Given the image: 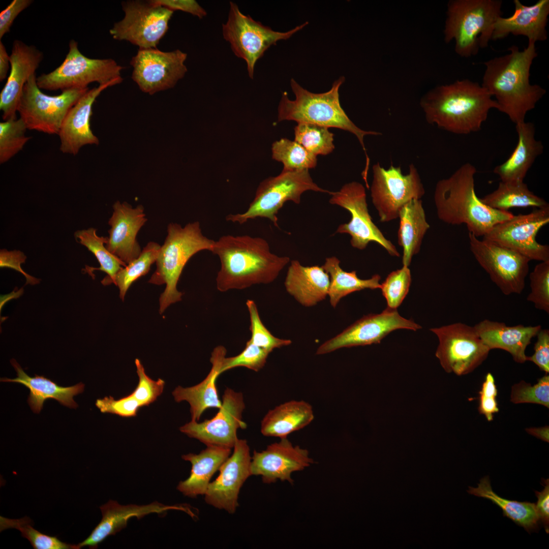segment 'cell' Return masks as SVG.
Segmentation results:
<instances>
[{
    "label": "cell",
    "mask_w": 549,
    "mask_h": 549,
    "mask_svg": "<svg viewBox=\"0 0 549 549\" xmlns=\"http://www.w3.org/2000/svg\"><path fill=\"white\" fill-rule=\"evenodd\" d=\"M231 448L215 446H206L198 454H184L182 459L191 463L189 477L179 482L177 489L185 496L196 498L204 495L214 474L229 457Z\"/></svg>",
    "instance_id": "33"
},
{
    "label": "cell",
    "mask_w": 549,
    "mask_h": 549,
    "mask_svg": "<svg viewBox=\"0 0 549 549\" xmlns=\"http://www.w3.org/2000/svg\"><path fill=\"white\" fill-rule=\"evenodd\" d=\"M227 350L223 346L216 347L211 352V369L199 383L191 387H176L172 392L174 400L187 401L190 406L191 420L199 421L203 413L209 408L219 409L222 406L218 393L216 381L220 375Z\"/></svg>",
    "instance_id": "29"
},
{
    "label": "cell",
    "mask_w": 549,
    "mask_h": 549,
    "mask_svg": "<svg viewBox=\"0 0 549 549\" xmlns=\"http://www.w3.org/2000/svg\"><path fill=\"white\" fill-rule=\"evenodd\" d=\"M313 463L308 450L293 445L285 438L268 445L261 452L254 450L250 470L251 475L261 476L264 483L280 480L293 483L291 474L303 470Z\"/></svg>",
    "instance_id": "22"
},
{
    "label": "cell",
    "mask_w": 549,
    "mask_h": 549,
    "mask_svg": "<svg viewBox=\"0 0 549 549\" xmlns=\"http://www.w3.org/2000/svg\"><path fill=\"white\" fill-rule=\"evenodd\" d=\"M155 5L173 11H181L202 19L207 15L205 10L194 0H151Z\"/></svg>",
    "instance_id": "56"
},
{
    "label": "cell",
    "mask_w": 549,
    "mask_h": 549,
    "mask_svg": "<svg viewBox=\"0 0 549 549\" xmlns=\"http://www.w3.org/2000/svg\"><path fill=\"white\" fill-rule=\"evenodd\" d=\"M330 195L329 203L345 208L351 215L350 221L340 225L336 233L349 234L350 243L354 248L364 250L373 241L391 256H400L395 246L373 222L368 209L365 189L361 183L355 181L347 183Z\"/></svg>",
    "instance_id": "14"
},
{
    "label": "cell",
    "mask_w": 549,
    "mask_h": 549,
    "mask_svg": "<svg viewBox=\"0 0 549 549\" xmlns=\"http://www.w3.org/2000/svg\"><path fill=\"white\" fill-rule=\"evenodd\" d=\"M160 248L159 243L149 242L136 259L116 273L111 284L118 287L119 297L123 300L132 283L148 272L151 265L156 261Z\"/></svg>",
    "instance_id": "40"
},
{
    "label": "cell",
    "mask_w": 549,
    "mask_h": 549,
    "mask_svg": "<svg viewBox=\"0 0 549 549\" xmlns=\"http://www.w3.org/2000/svg\"><path fill=\"white\" fill-rule=\"evenodd\" d=\"M477 487L469 486L471 495L491 500L500 507L504 516L511 520L529 534L539 530L540 521L534 503L509 500L500 497L492 489L489 476L480 479Z\"/></svg>",
    "instance_id": "36"
},
{
    "label": "cell",
    "mask_w": 549,
    "mask_h": 549,
    "mask_svg": "<svg viewBox=\"0 0 549 549\" xmlns=\"http://www.w3.org/2000/svg\"><path fill=\"white\" fill-rule=\"evenodd\" d=\"M245 408L242 393L227 387L222 396V406L212 418L201 422L191 420L181 426L179 430L206 446L232 449L238 439V429L247 428L246 423L242 419Z\"/></svg>",
    "instance_id": "19"
},
{
    "label": "cell",
    "mask_w": 549,
    "mask_h": 549,
    "mask_svg": "<svg viewBox=\"0 0 549 549\" xmlns=\"http://www.w3.org/2000/svg\"><path fill=\"white\" fill-rule=\"evenodd\" d=\"M43 59V53L35 46L15 40L10 55V73L0 94L3 120L15 118L23 87Z\"/></svg>",
    "instance_id": "23"
},
{
    "label": "cell",
    "mask_w": 549,
    "mask_h": 549,
    "mask_svg": "<svg viewBox=\"0 0 549 549\" xmlns=\"http://www.w3.org/2000/svg\"><path fill=\"white\" fill-rule=\"evenodd\" d=\"M10 55L3 43L0 41V81L6 79L9 68Z\"/></svg>",
    "instance_id": "58"
},
{
    "label": "cell",
    "mask_w": 549,
    "mask_h": 549,
    "mask_svg": "<svg viewBox=\"0 0 549 549\" xmlns=\"http://www.w3.org/2000/svg\"><path fill=\"white\" fill-rule=\"evenodd\" d=\"M426 121L447 132L466 135L481 130L497 102L478 83L468 79L437 86L421 98Z\"/></svg>",
    "instance_id": "3"
},
{
    "label": "cell",
    "mask_w": 549,
    "mask_h": 549,
    "mask_svg": "<svg viewBox=\"0 0 549 549\" xmlns=\"http://www.w3.org/2000/svg\"><path fill=\"white\" fill-rule=\"evenodd\" d=\"M32 0H13L0 13V39L9 33L17 16L33 3Z\"/></svg>",
    "instance_id": "55"
},
{
    "label": "cell",
    "mask_w": 549,
    "mask_h": 549,
    "mask_svg": "<svg viewBox=\"0 0 549 549\" xmlns=\"http://www.w3.org/2000/svg\"><path fill=\"white\" fill-rule=\"evenodd\" d=\"M476 167L470 163L461 165L448 177L439 180L434 200L438 218L450 225H466L469 232L483 236L497 224L513 215L493 209L483 203L475 193Z\"/></svg>",
    "instance_id": "4"
},
{
    "label": "cell",
    "mask_w": 549,
    "mask_h": 549,
    "mask_svg": "<svg viewBox=\"0 0 549 549\" xmlns=\"http://www.w3.org/2000/svg\"><path fill=\"white\" fill-rule=\"evenodd\" d=\"M483 343L489 348L500 349L509 353L514 361H527L525 351L531 340L541 328L540 325L508 326L503 322L484 319L474 326Z\"/></svg>",
    "instance_id": "28"
},
{
    "label": "cell",
    "mask_w": 549,
    "mask_h": 549,
    "mask_svg": "<svg viewBox=\"0 0 549 549\" xmlns=\"http://www.w3.org/2000/svg\"><path fill=\"white\" fill-rule=\"evenodd\" d=\"M340 77L332 84L330 89L319 94L303 88L294 79H291V89L295 99H289L286 92L282 93L278 106V121L293 120L298 123L317 125L327 128H336L348 131L355 135L364 152L366 162L363 172L367 174L370 158L364 143L366 135H380L381 133L365 131L358 127L348 116L341 106L339 89L345 81Z\"/></svg>",
    "instance_id": "5"
},
{
    "label": "cell",
    "mask_w": 549,
    "mask_h": 549,
    "mask_svg": "<svg viewBox=\"0 0 549 549\" xmlns=\"http://www.w3.org/2000/svg\"><path fill=\"white\" fill-rule=\"evenodd\" d=\"M541 484L544 489L540 492L535 491L537 498L536 510L540 522L543 524L546 533L549 532V479L542 478Z\"/></svg>",
    "instance_id": "57"
},
{
    "label": "cell",
    "mask_w": 549,
    "mask_h": 549,
    "mask_svg": "<svg viewBox=\"0 0 549 549\" xmlns=\"http://www.w3.org/2000/svg\"><path fill=\"white\" fill-rule=\"evenodd\" d=\"M501 0H450L444 29L446 43L455 42V52L463 57L475 55L491 40L493 27L501 16Z\"/></svg>",
    "instance_id": "7"
},
{
    "label": "cell",
    "mask_w": 549,
    "mask_h": 549,
    "mask_svg": "<svg viewBox=\"0 0 549 549\" xmlns=\"http://www.w3.org/2000/svg\"><path fill=\"white\" fill-rule=\"evenodd\" d=\"M314 419L312 406L303 400H291L268 411L261 421L260 431L266 437L287 438L310 424Z\"/></svg>",
    "instance_id": "34"
},
{
    "label": "cell",
    "mask_w": 549,
    "mask_h": 549,
    "mask_svg": "<svg viewBox=\"0 0 549 549\" xmlns=\"http://www.w3.org/2000/svg\"><path fill=\"white\" fill-rule=\"evenodd\" d=\"M272 158L282 162L283 170H309L317 164V156L307 150L295 140L282 138L272 144Z\"/></svg>",
    "instance_id": "41"
},
{
    "label": "cell",
    "mask_w": 549,
    "mask_h": 549,
    "mask_svg": "<svg viewBox=\"0 0 549 549\" xmlns=\"http://www.w3.org/2000/svg\"><path fill=\"white\" fill-rule=\"evenodd\" d=\"M113 85L108 83L89 89L71 108L57 134L60 142L59 149L63 153L76 155L85 145L99 144V139L90 126L93 105L102 92Z\"/></svg>",
    "instance_id": "26"
},
{
    "label": "cell",
    "mask_w": 549,
    "mask_h": 549,
    "mask_svg": "<svg viewBox=\"0 0 549 549\" xmlns=\"http://www.w3.org/2000/svg\"><path fill=\"white\" fill-rule=\"evenodd\" d=\"M100 508L102 514L101 521L89 536L77 544L79 548L84 546H88L89 548H97L107 537L115 535L125 528L128 521L134 517L139 519L150 513L162 514L170 510L183 511L192 517L195 516L188 506L166 505L158 502L146 505H123L110 500Z\"/></svg>",
    "instance_id": "25"
},
{
    "label": "cell",
    "mask_w": 549,
    "mask_h": 549,
    "mask_svg": "<svg viewBox=\"0 0 549 549\" xmlns=\"http://www.w3.org/2000/svg\"><path fill=\"white\" fill-rule=\"evenodd\" d=\"M549 222V206L527 214L514 215L499 223L483 237L511 249L531 260L549 261V247L536 241L540 229Z\"/></svg>",
    "instance_id": "17"
},
{
    "label": "cell",
    "mask_w": 549,
    "mask_h": 549,
    "mask_svg": "<svg viewBox=\"0 0 549 549\" xmlns=\"http://www.w3.org/2000/svg\"><path fill=\"white\" fill-rule=\"evenodd\" d=\"M518 136L515 148L509 158L495 167L493 172L502 181H524L536 159L543 151L542 142L535 138V125L525 121L515 125Z\"/></svg>",
    "instance_id": "32"
},
{
    "label": "cell",
    "mask_w": 549,
    "mask_h": 549,
    "mask_svg": "<svg viewBox=\"0 0 549 549\" xmlns=\"http://www.w3.org/2000/svg\"><path fill=\"white\" fill-rule=\"evenodd\" d=\"M411 275L408 266L391 272L381 284L380 289L385 298L387 308L396 309L408 293Z\"/></svg>",
    "instance_id": "46"
},
{
    "label": "cell",
    "mask_w": 549,
    "mask_h": 549,
    "mask_svg": "<svg viewBox=\"0 0 549 549\" xmlns=\"http://www.w3.org/2000/svg\"><path fill=\"white\" fill-rule=\"evenodd\" d=\"M329 128L317 125L298 123L294 127V140L316 156L327 155L334 149V134Z\"/></svg>",
    "instance_id": "42"
},
{
    "label": "cell",
    "mask_w": 549,
    "mask_h": 549,
    "mask_svg": "<svg viewBox=\"0 0 549 549\" xmlns=\"http://www.w3.org/2000/svg\"><path fill=\"white\" fill-rule=\"evenodd\" d=\"M233 448L231 455L221 465L218 476L210 482L204 495L206 503L231 514L238 506L241 487L251 476L252 456L247 440L238 439Z\"/></svg>",
    "instance_id": "21"
},
{
    "label": "cell",
    "mask_w": 549,
    "mask_h": 549,
    "mask_svg": "<svg viewBox=\"0 0 549 549\" xmlns=\"http://www.w3.org/2000/svg\"><path fill=\"white\" fill-rule=\"evenodd\" d=\"M69 49L63 62L55 70L37 77L40 89L62 91L86 88L93 82L99 85L120 83L124 67L112 58H90L79 50L78 43L71 40Z\"/></svg>",
    "instance_id": "9"
},
{
    "label": "cell",
    "mask_w": 549,
    "mask_h": 549,
    "mask_svg": "<svg viewBox=\"0 0 549 549\" xmlns=\"http://www.w3.org/2000/svg\"><path fill=\"white\" fill-rule=\"evenodd\" d=\"M27 257L19 250L8 251L1 249L0 251V266L1 268L13 269L22 274L26 279V285H36L40 280L30 276L21 268V264L25 263Z\"/></svg>",
    "instance_id": "54"
},
{
    "label": "cell",
    "mask_w": 549,
    "mask_h": 549,
    "mask_svg": "<svg viewBox=\"0 0 549 549\" xmlns=\"http://www.w3.org/2000/svg\"><path fill=\"white\" fill-rule=\"evenodd\" d=\"M135 363L139 382L136 388L131 394L138 401L141 407L148 406L162 393L165 382L162 379L155 381L149 378L146 375L139 359H135Z\"/></svg>",
    "instance_id": "50"
},
{
    "label": "cell",
    "mask_w": 549,
    "mask_h": 549,
    "mask_svg": "<svg viewBox=\"0 0 549 549\" xmlns=\"http://www.w3.org/2000/svg\"><path fill=\"white\" fill-rule=\"evenodd\" d=\"M497 394L494 377L491 373H487L479 392L478 410L489 421H492L494 415L499 411L496 398Z\"/></svg>",
    "instance_id": "52"
},
{
    "label": "cell",
    "mask_w": 549,
    "mask_h": 549,
    "mask_svg": "<svg viewBox=\"0 0 549 549\" xmlns=\"http://www.w3.org/2000/svg\"><path fill=\"white\" fill-rule=\"evenodd\" d=\"M37 77L34 74L24 85L17 112L27 130L57 135L68 112L89 88L69 89L50 96L41 90Z\"/></svg>",
    "instance_id": "12"
},
{
    "label": "cell",
    "mask_w": 549,
    "mask_h": 549,
    "mask_svg": "<svg viewBox=\"0 0 549 549\" xmlns=\"http://www.w3.org/2000/svg\"><path fill=\"white\" fill-rule=\"evenodd\" d=\"M270 353L249 340L245 349L239 354L225 357L221 369V374L239 367H243L258 372L265 365Z\"/></svg>",
    "instance_id": "49"
},
{
    "label": "cell",
    "mask_w": 549,
    "mask_h": 549,
    "mask_svg": "<svg viewBox=\"0 0 549 549\" xmlns=\"http://www.w3.org/2000/svg\"><path fill=\"white\" fill-rule=\"evenodd\" d=\"M398 244L403 249V266H409L420 250L423 238L430 226L426 220L421 199L410 201L400 211Z\"/></svg>",
    "instance_id": "35"
},
{
    "label": "cell",
    "mask_w": 549,
    "mask_h": 549,
    "mask_svg": "<svg viewBox=\"0 0 549 549\" xmlns=\"http://www.w3.org/2000/svg\"><path fill=\"white\" fill-rule=\"evenodd\" d=\"M487 206L496 210L508 211L513 207L542 208L548 203L531 191L524 181H502L492 193L480 198Z\"/></svg>",
    "instance_id": "38"
},
{
    "label": "cell",
    "mask_w": 549,
    "mask_h": 549,
    "mask_svg": "<svg viewBox=\"0 0 549 549\" xmlns=\"http://www.w3.org/2000/svg\"><path fill=\"white\" fill-rule=\"evenodd\" d=\"M31 520L27 516L19 519H10L0 516V530L9 528L18 530L22 536L26 538L35 549H79L78 545L67 543L56 536H49L34 529Z\"/></svg>",
    "instance_id": "43"
},
{
    "label": "cell",
    "mask_w": 549,
    "mask_h": 549,
    "mask_svg": "<svg viewBox=\"0 0 549 549\" xmlns=\"http://www.w3.org/2000/svg\"><path fill=\"white\" fill-rule=\"evenodd\" d=\"M330 279L322 266H304L292 260L284 282L287 292L300 304L313 307L328 296Z\"/></svg>",
    "instance_id": "30"
},
{
    "label": "cell",
    "mask_w": 549,
    "mask_h": 549,
    "mask_svg": "<svg viewBox=\"0 0 549 549\" xmlns=\"http://www.w3.org/2000/svg\"><path fill=\"white\" fill-rule=\"evenodd\" d=\"M113 209L108 221L111 228L105 246L109 252L127 265L141 253L136 237L147 219L141 205L133 208L126 202L117 201Z\"/></svg>",
    "instance_id": "24"
},
{
    "label": "cell",
    "mask_w": 549,
    "mask_h": 549,
    "mask_svg": "<svg viewBox=\"0 0 549 549\" xmlns=\"http://www.w3.org/2000/svg\"><path fill=\"white\" fill-rule=\"evenodd\" d=\"M95 405L102 413L114 414L124 417L136 416L141 407L131 393L118 400L111 396H105L97 399Z\"/></svg>",
    "instance_id": "51"
},
{
    "label": "cell",
    "mask_w": 549,
    "mask_h": 549,
    "mask_svg": "<svg viewBox=\"0 0 549 549\" xmlns=\"http://www.w3.org/2000/svg\"><path fill=\"white\" fill-rule=\"evenodd\" d=\"M373 180L370 188L372 203L381 222L399 218L405 205L414 199H421L425 190L418 171L413 164L409 172L403 174L401 167L391 165L385 169L379 163L372 167Z\"/></svg>",
    "instance_id": "11"
},
{
    "label": "cell",
    "mask_w": 549,
    "mask_h": 549,
    "mask_svg": "<svg viewBox=\"0 0 549 549\" xmlns=\"http://www.w3.org/2000/svg\"><path fill=\"white\" fill-rule=\"evenodd\" d=\"M535 44L528 42L523 50L512 45L508 53L483 63L482 86L495 97L498 110L515 125L525 121L527 113L546 93L539 85L530 82L531 67L537 56Z\"/></svg>",
    "instance_id": "1"
},
{
    "label": "cell",
    "mask_w": 549,
    "mask_h": 549,
    "mask_svg": "<svg viewBox=\"0 0 549 549\" xmlns=\"http://www.w3.org/2000/svg\"><path fill=\"white\" fill-rule=\"evenodd\" d=\"M470 249L491 280L506 295L521 294L529 272L530 260L493 241L468 233Z\"/></svg>",
    "instance_id": "16"
},
{
    "label": "cell",
    "mask_w": 549,
    "mask_h": 549,
    "mask_svg": "<svg viewBox=\"0 0 549 549\" xmlns=\"http://www.w3.org/2000/svg\"><path fill=\"white\" fill-rule=\"evenodd\" d=\"M167 233L156 261V269L148 281L155 285H166L159 299L160 314L171 304L181 300L182 293L177 290V285L189 259L202 250L212 252L215 242L202 234L198 221L183 227L171 223Z\"/></svg>",
    "instance_id": "6"
},
{
    "label": "cell",
    "mask_w": 549,
    "mask_h": 549,
    "mask_svg": "<svg viewBox=\"0 0 549 549\" xmlns=\"http://www.w3.org/2000/svg\"><path fill=\"white\" fill-rule=\"evenodd\" d=\"M536 336L534 353L532 356H527V361L533 362L547 374L549 373V330L541 328Z\"/></svg>",
    "instance_id": "53"
},
{
    "label": "cell",
    "mask_w": 549,
    "mask_h": 549,
    "mask_svg": "<svg viewBox=\"0 0 549 549\" xmlns=\"http://www.w3.org/2000/svg\"><path fill=\"white\" fill-rule=\"evenodd\" d=\"M122 7L124 18L109 30L112 38L128 41L139 49L157 48L174 12L150 1H128Z\"/></svg>",
    "instance_id": "15"
},
{
    "label": "cell",
    "mask_w": 549,
    "mask_h": 549,
    "mask_svg": "<svg viewBox=\"0 0 549 549\" xmlns=\"http://www.w3.org/2000/svg\"><path fill=\"white\" fill-rule=\"evenodd\" d=\"M421 328L411 320L400 316L396 309L387 308L380 314L363 316L336 336L324 342L317 349V355L330 353L342 348L380 343L390 332Z\"/></svg>",
    "instance_id": "20"
},
{
    "label": "cell",
    "mask_w": 549,
    "mask_h": 549,
    "mask_svg": "<svg viewBox=\"0 0 549 549\" xmlns=\"http://www.w3.org/2000/svg\"><path fill=\"white\" fill-rule=\"evenodd\" d=\"M308 23L306 22L285 32L275 31L243 14L236 4L230 2L222 34L235 55L245 61L248 75L253 79L255 65L266 50L278 41L289 39Z\"/></svg>",
    "instance_id": "10"
},
{
    "label": "cell",
    "mask_w": 549,
    "mask_h": 549,
    "mask_svg": "<svg viewBox=\"0 0 549 549\" xmlns=\"http://www.w3.org/2000/svg\"><path fill=\"white\" fill-rule=\"evenodd\" d=\"M430 330L439 341L436 356L447 373L467 375L482 364L490 351L474 326L459 322Z\"/></svg>",
    "instance_id": "13"
},
{
    "label": "cell",
    "mask_w": 549,
    "mask_h": 549,
    "mask_svg": "<svg viewBox=\"0 0 549 549\" xmlns=\"http://www.w3.org/2000/svg\"><path fill=\"white\" fill-rule=\"evenodd\" d=\"M74 237L78 243L85 246L94 255L100 265L98 268L86 266L83 270L92 276V272L95 270H100L106 273L107 276L101 281L103 285L111 284L116 273L127 266L125 263L109 252L105 246L108 241V237L98 236L96 228L91 227L87 229L77 230L74 233Z\"/></svg>",
    "instance_id": "39"
},
{
    "label": "cell",
    "mask_w": 549,
    "mask_h": 549,
    "mask_svg": "<svg viewBox=\"0 0 549 549\" xmlns=\"http://www.w3.org/2000/svg\"><path fill=\"white\" fill-rule=\"evenodd\" d=\"M340 261L336 256L326 258L322 266L330 277L328 293L329 302L336 308L340 300L347 295L365 289H380L381 276L375 274L368 279H361L355 270L347 272L340 266Z\"/></svg>",
    "instance_id": "37"
},
{
    "label": "cell",
    "mask_w": 549,
    "mask_h": 549,
    "mask_svg": "<svg viewBox=\"0 0 549 549\" xmlns=\"http://www.w3.org/2000/svg\"><path fill=\"white\" fill-rule=\"evenodd\" d=\"M212 252L221 261L216 286L222 292L270 283L290 260L271 253L265 239L248 235H223L215 241Z\"/></svg>",
    "instance_id": "2"
},
{
    "label": "cell",
    "mask_w": 549,
    "mask_h": 549,
    "mask_svg": "<svg viewBox=\"0 0 549 549\" xmlns=\"http://www.w3.org/2000/svg\"><path fill=\"white\" fill-rule=\"evenodd\" d=\"M246 306L250 315L251 337L249 341L250 342L269 353L274 349L287 346L292 343L290 340L274 337L266 328L260 319L257 305L254 300L248 299Z\"/></svg>",
    "instance_id": "45"
},
{
    "label": "cell",
    "mask_w": 549,
    "mask_h": 549,
    "mask_svg": "<svg viewBox=\"0 0 549 549\" xmlns=\"http://www.w3.org/2000/svg\"><path fill=\"white\" fill-rule=\"evenodd\" d=\"M513 4L515 9L511 16H499L496 20L491 40L504 39L511 34L527 37L528 42L546 40L549 0H539L531 6H526L519 0H514Z\"/></svg>",
    "instance_id": "27"
},
{
    "label": "cell",
    "mask_w": 549,
    "mask_h": 549,
    "mask_svg": "<svg viewBox=\"0 0 549 549\" xmlns=\"http://www.w3.org/2000/svg\"><path fill=\"white\" fill-rule=\"evenodd\" d=\"M530 292L527 300L539 310L549 313V261L537 264L530 273Z\"/></svg>",
    "instance_id": "48"
},
{
    "label": "cell",
    "mask_w": 549,
    "mask_h": 549,
    "mask_svg": "<svg viewBox=\"0 0 549 549\" xmlns=\"http://www.w3.org/2000/svg\"><path fill=\"white\" fill-rule=\"evenodd\" d=\"M526 431L529 434L546 442H549V427L545 426L541 428H529L526 429Z\"/></svg>",
    "instance_id": "59"
},
{
    "label": "cell",
    "mask_w": 549,
    "mask_h": 549,
    "mask_svg": "<svg viewBox=\"0 0 549 549\" xmlns=\"http://www.w3.org/2000/svg\"><path fill=\"white\" fill-rule=\"evenodd\" d=\"M187 54L179 49L139 48L130 62L132 79L140 90L149 95L172 88L187 72Z\"/></svg>",
    "instance_id": "18"
},
{
    "label": "cell",
    "mask_w": 549,
    "mask_h": 549,
    "mask_svg": "<svg viewBox=\"0 0 549 549\" xmlns=\"http://www.w3.org/2000/svg\"><path fill=\"white\" fill-rule=\"evenodd\" d=\"M10 361L17 372V377L14 379L3 378L1 381L17 383L28 388L29 394L27 401L34 412L40 413L44 402L49 399H54L61 405L70 408L78 407L73 396L83 391V383H79L69 387L60 386L43 376L36 375L34 377H30L15 359H12Z\"/></svg>",
    "instance_id": "31"
},
{
    "label": "cell",
    "mask_w": 549,
    "mask_h": 549,
    "mask_svg": "<svg viewBox=\"0 0 549 549\" xmlns=\"http://www.w3.org/2000/svg\"><path fill=\"white\" fill-rule=\"evenodd\" d=\"M510 401L513 404L532 403L549 408V376L546 374L534 385L521 381L511 389Z\"/></svg>",
    "instance_id": "47"
},
{
    "label": "cell",
    "mask_w": 549,
    "mask_h": 549,
    "mask_svg": "<svg viewBox=\"0 0 549 549\" xmlns=\"http://www.w3.org/2000/svg\"><path fill=\"white\" fill-rule=\"evenodd\" d=\"M307 191L329 194L332 192L314 182L308 169L282 170L278 176L268 177L260 182L253 200L245 212L228 215L226 220L243 224L249 220L265 218L279 227L277 215L279 210L288 201L299 204L301 195Z\"/></svg>",
    "instance_id": "8"
},
{
    "label": "cell",
    "mask_w": 549,
    "mask_h": 549,
    "mask_svg": "<svg viewBox=\"0 0 549 549\" xmlns=\"http://www.w3.org/2000/svg\"><path fill=\"white\" fill-rule=\"evenodd\" d=\"M27 127L21 118L0 123V163L8 162L21 150L30 137L25 135Z\"/></svg>",
    "instance_id": "44"
}]
</instances>
